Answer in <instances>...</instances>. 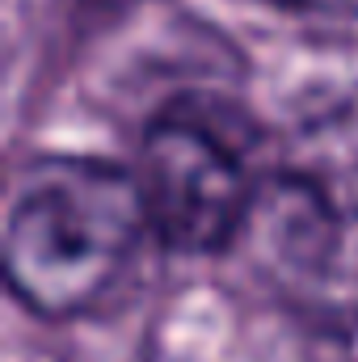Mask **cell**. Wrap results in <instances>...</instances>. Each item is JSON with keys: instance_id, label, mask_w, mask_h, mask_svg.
<instances>
[{"instance_id": "cell-3", "label": "cell", "mask_w": 358, "mask_h": 362, "mask_svg": "<svg viewBox=\"0 0 358 362\" xmlns=\"http://www.w3.org/2000/svg\"><path fill=\"white\" fill-rule=\"evenodd\" d=\"M278 177L312 198L337 228L358 219V85L299 105L282 135Z\"/></svg>"}, {"instance_id": "cell-2", "label": "cell", "mask_w": 358, "mask_h": 362, "mask_svg": "<svg viewBox=\"0 0 358 362\" xmlns=\"http://www.w3.org/2000/svg\"><path fill=\"white\" fill-rule=\"evenodd\" d=\"M135 185L152 236L173 253L228 249L258 211L245 118L211 97H178L148 127Z\"/></svg>"}, {"instance_id": "cell-1", "label": "cell", "mask_w": 358, "mask_h": 362, "mask_svg": "<svg viewBox=\"0 0 358 362\" xmlns=\"http://www.w3.org/2000/svg\"><path fill=\"white\" fill-rule=\"evenodd\" d=\"M152 236L135 173L93 156H38L21 169L4 219V282L51 320L97 312Z\"/></svg>"}, {"instance_id": "cell-4", "label": "cell", "mask_w": 358, "mask_h": 362, "mask_svg": "<svg viewBox=\"0 0 358 362\" xmlns=\"http://www.w3.org/2000/svg\"><path fill=\"white\" fill-rule=\"evenodd\" d=\"M287 8H304V13H325V17H358V0H278Z\"/></svg>"}]
</instances>
